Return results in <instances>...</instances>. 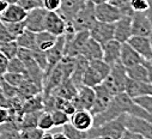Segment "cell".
Instances as JSON below:
<instances>
[{
    "mask_svg": "<svg viewBox=\"0 0 152 139\" xmlns=\"http://www.w3.org/2000/svg\"><path fill=\"white\" fill-rule=\"evenodd\" d=\"M127 78L128 77L126 72V67L121 62H118L110 67L109 75L105 77V79L102 83L113 96H115L118 94L125 92Z\"/></svg>",
    "mask_w": 152,
    "mask_h": 139,
    "instance_id": "cell-1",
    "label": "cell"
},
{
    "mask_svg": "<svg viewBox=\"0 0 152 139\" xmlns=\"http://www.w3.org/2000/svg\"><path fill=\"white\" fill-rule=\"evenodd\" d=\"M17 4H18L22 9H24L26 12L30 11V10H32V9L43 6L42 0H18Z\"/></svg>",
    "mask_w": 152,
    "mask_h": 139,
    "instance_id": "cell-43",
    "label": "cell"
},
{
    "mask_svg": "<svg viewBox=\"0 0 152 139\" xmlns=\"http://www.w3.org/2000/svg\"><path fill=\"white\" fill-rule=\"evenodd\" d=\"M121 45L122 43H120L119 41L114 40V39L105 42L104 45H102V52H103L102 60H104L108 65H110V67L113 65L120 62Z\"/></svg>",
    "mask_w": 152,
    "mask_h": 139,
    "instance_id": "cell-15",
    "label": "cell"
},
{
    "mask_svg": "<svg viewBox=\"0 0 152 139\" xmlns=\"http://www.w3.org/2000/svg\"><path fill=\"white\" fill-rule=\"evenodd\" d=\"M89 34L90 37H92L95 41L104 45L114 39V23H103L96 20V23L89 30Z\"/></svg>",
    "mask_w": 152,
    "mask_h": 139,
    "instance_id": "cell-10",
    "label": "cell"
},
{
    "mask_svg": "<svg viewBox=\"0 0 152 139\" xmlns=\"http://www.w3.org/2000/svg\"><path fill=\"white\" fill-rule=\"evenodd\" d=\"M71 101L73 103L75 110L85 109V110L90 112V109L94 106V102H95V90H94V88L85 86V85L80 86L78 89L77 96H74Z\"/></svg>",
    "mask_w": 152,
    "mask_h": 139,
    "instance_id": "cell-9",
    "label": "cell"
},
{
    "mask_svg": "<svg viewBox=\"0 0 152 139\" xmlns=\"http://www.w3.org/2000/svg\"><path fill=\"white\" fill-rule=\"evenodd\" d=\"M131 16H122L118 22L114 23V40L125 43L132 36Z\"/></svg>",
    "mask_w": 152,
    "mask_h": 139,
    "instance_id": "cell-14",
    "label": "cell"
},
{
    "mask_svg": "<svg viewBox=\"0 0 152 139\" xmlns=\"http://www.w3.org/2000/svg\"><path fill=\"white\" fill-rule=\"evenodd\" d=\"M43 131L39 127H31V128H23L19 131L20 139H41L43 135Z\"/></svg>",
    "mask_w": 152,
    "mask_h": 139,
    "instance_id": "cell-39",
    "label": "cell"
},
{
    "mask_svg": "<svg viewBox=\"0 0 152 139\" xmlns=\"http://www.w3.org/2000/svg\"><path fill=\"white\" fill-rule=\"evenodd\" d=\"M79 55L84 56L88 61L102 59V56H103L102 45L98 43L97 41H95L92 37H89L88 41L85 42V45L83 46V48H82Z\"/></svg>",
    "mask_w": 152,
    "mask_h": 139,
    "instance_id": "cell-20",
    "label": "cell"
},
{
    "mask_svg": "<svg viewBox=\"0 0 152 139\" xmlns=\"http://www.w3.org/2000/svg\"><path fill=\"white\" fill-rule=\"evenodd\" d=\"M41 139H53V133H50L49 131L48 132H45Z\"/></svg>",
    "mask_w": 152,
    "mask_h": 139,
    "instance_id": "cell-53",
    "label": "cell"
},
{
    "mask_svg": "<svg viewBox=\"0 0 152 139\" xmlns=\"http://www.w3.org/2000/svg\"><path fill=\"white\" fill-rule=\"evenodd\" d=\"M17 90H18V96H19L20 98H23L24 101L42 92V89L37 86V85H36L31 79H29L28 77H25V79H24L23 83L17 88Z\"/></svg>",
    "mask_w": 152,
    "mask_h": 139,
    "instance_id": "cell-25",
    "label": "cell"
},
{
    "mask_svg": "<svg viewBox=\"0 0 152 139\" xmlns=\"http://www.w3.org/2000/svg\"><path fill=\"white\" fill-rule=\"evenodd\" d=\"M52 114V119L54 122V127H62L64 125L69 122V115H67L65 112L59 110V109H54L53 112H50Z\"/></svg>",
    "mask_w": 152,
    "mask_h": 139,
    "instance_id": "cell-40",
    "label": "cell"
},
{
    "mask_svg": "<svg viewBox=\"0 0 152 139\" xmlns=\"http://www.w3.org/2000/svg\"><path fill=\"white\" fill-rule=\"evenodd\" d=\"M65 55V36H58L55 45L46 52V56H47V68L45 71V76L48 75L52 70L59 64V61L61 60V58Z\"/></svg>",
    "mask_w": 152,
    "mask_h": 139,
    "instance_id": "cell-11",
    "label": "cell"
},
{
    "mask_svg": "<svg viewBox=\"0 0 152 139\" xmlns=\"http://www.w3.org/2000/svg\"><path fill=\"white\" fill-rule=\"evenodd\" d=\"M47 10L43 6L32 9L30 11L26 12V16L23 20L25 29L37 34L45 30V19H46V15H47Z\"/></svg>",
    "mask_w": 152,
    "mask_h": 139,
    "instance_id": "cell-5",
    "label": "cell"
},
{
    "mask_svg": "<svg viewBox=\"0 0 152 139\" xmlns=\"http://www.w3.org/2000/svg\"><path fill=\"white\" fill-rule=\"evenodd\" d=\"M69 124L80 131L88 132L94 126V116L89 110L85 109L75 110L69 118Z\"/></svg>",
    "mask_w": 152,
    "mask_h": 139,
    "instance_id": "cell-16",
    "label": "cell"
},
{
    "mask_svg": "<svg viewBox=\"0 0 152 139\" xmlns=\"http://www.w3.org/2000/svg\"><path fill=\"white\" fill-rule=\"evenodd\" d=\"M121 116L127 131L140 134L146 139H152V125L148 121L129 114H122Z\"/></svg>",
    "mask_w": 152,
    "mask_h": 139,
    "instance_id": "cell-4",
    "label": "cell"
},
{
    "mask_svg": "<svg viewBox=\"0 0 152 139\" xmlns=\"http://www.w3.org/2000/svg\"><path fill=\"white\" fill-rule=\"evenodd\" d=\"M7 61H9V59L4 54L0 53V77H1L6 72V70H7Z\"/></svg>",
    "mask_w": 152,
    "mask_h": 139,
    "instance_id": "cell-47",
    "label": "cell"
},
{
    "mask_svg": "<svg viewBox=\"0 0 152 139\" xmlns=\"http://www.w3.org/2000/svg\"><path fill=\"white\" fill-rule=\"evenodd\" d=\"M37 127H39L40 129H42L43 132H48L54 127L52 114L49 112L42 110V113L39 116V121H37Z\"/></svg>",
    "mask_w": 152,
    "mask_h": 139,
    "instance_id": "cell-35",
    "label": "cell"
},
{
    "mask_svg": "<svg viewBox=\"0 0 152 139\" xmlns=\"http://www.w3.org/2000/svg\"><path fill=\"white\" fill-rule=\"evenodd\" d=\"M0 139H20L19 129L12 121H7L0 125Z\"/></svg>",
    "mask_w": 152,
    "mask_h": 139,
    "instance_id": "cell-29",
    "label": "cell"
},
{
    "mask_svg": "<svg viewBox=\"0 0 152 139\" xmlns=\"http://www.w3.org/2000/svg\"><path fill=\"white\" fill-rule=\"evenodd\" d=\"M62 132L65 133V135L67 137V139H89L88 132L80 131L78 128L73 127L69 122L62 126Z\"/></svg>",
    "mask_w": 152,
    "mask_h": 139,
    "instance_id": "cell-32",
    "label": "cell"
},
{
    "mask_svg": "<svg viewBox=\"0 0 152 139\" xmlns=\"http://www.w3.org/2000/svg\"><path fill=\"white\" fill-rule=\"evenodd\" d=\"M125 92L132 98L139 97V96L152 95V84L151 83H144V82H137V80H133L131 78H127Z\"/></svg>",
    "mask_w": 152,
    "mask_h": 139,
    "instance_id": "cell-18",
    "label": "cell"
},
{
    "mask_svg": "<svg viewBox=\"0 0 152 139\" xmlns=\"http://www.w3.org/2000/svg\"><path fill=\"white\" fill-rule=\"evenodd\" d=\"M1 92H3L4 96L7 97L9 99H11V98H13V97H16V96L18 95L17 88L10 85V84L6 83L5 80H3V78H1Z\"/></svg>",
    "mask_w": 152,
    "mask_h": 139,
    "instance_id": "cell-44",
    "label": "cell"
},
{
    "mask_svg": "<svg viewBox=\"0 0 152 139\" xmlns=\"http://www.w3.org/2000/svg\"><path fill=\"white\" fill-rule=\"evenodd\" d=\"M89 66V61L82 56V55H77L75 56V65H74V70L71 75V80L73 82V84L77 86V89H79L80 86H83V76L85 70Z\"/></svg>",
    "mask_w": 152,
    "mask_h": 139,
    "instance_id": "cell-22",
    "label": "cell"
},
{
    "mask_svg": "<svg viewBox=\"0 0 152 139\" xmlns=\"http://www.w3.org/2000/svg\"><path fill=\"white\" fill-rule=\"evenodd\" d=\"M146 60H144L127 42L121 45V53H120V62L126 67H132L138 64H142Z\"/></svg>",
    "mask_w": 152,
    "mask_h": 139,
    "instance_id": "cell-19",
    "label": "cell"
},
{
    "mask_svg": "<svg viewBox=\"0 0 152 139\" xmlns=\"http://www.w3.org/2000/svg\"><path fill=\"white\" fill-rule=\"evenodd\" d=\"M7 6H9V4L5 1V0H0V15H1L6 10Z\"/></svg>",
    "mask_w": 152,
    "mask_h": 139,
    "instance_id": "cell-52",
    "label": "cell"
},
{
    "mask_svg": "<svg viewBox=\"0 0 152 139\" xmlns=\"http://www.w3.org/2000/svg\"><path fill=\"white\" fill-rule=\"evenodd\" d=\"M67 23L66 20L56 12V11H48L45 19V30L50 32L54 36H61L66 32Z\"/></svg>",
    "mask_w": 152,
    "mask_h": 139,
    "instance_id": "cell-12",
    "label": "cell"
},
{
    "mask_svg": "<svg viewBox=\"0 0 152 139\" xmlns=\"http://www.w3.org/2000/svg\"><path fill=\"white\" fill-rule=\"evenodd\" d=\"M127 43L146 61H148L152 58V46L150 42V39L146 36H132L128 39Z\"/></svg>",
    "mask_w": 152,
    "mask_h": 139,
    "instance_id": "cell-13",
    "label": "cell"
},
{
    "mask_svg": "<svg viewBox=\"0 0 152 139\" xmlns=\"http://www.w3.org/2000/svg\"><path fill=\"white\" fill-rule=\"evenodd\" d=\"M18 45L16 42V40H11L9 42H5V43H1L0 45V53L4 54L9 60L17 56V53H18Z\"/></svg>",
    "mask_w": 152,
    "mask_h": 139,
    "instance_id": "cell-34",
    "label": "cell"
},
{
    "mask_svg": "<svg viewBox=\"0 0 152 139\" xmlns=\"http://www.w3.org/2000/svg\"><path fill=\"white\" fill-rule=\"evenodd\" d=\"M94 90H95V102H94L92 108L90 109V113L92 114V116L104 112L113 99V95L103 85V83L96 85Z\"/></svg>",
    "mask_w": 152,
    "mask_h": 139,
    "instance_id": "cell-8",
    "label": "cell"
},
{
    "mask_svg": "<svg viewBox=\"0 0 152 139\" xmlns=\"http://www.w3.org/2000/svg\"><path fill=\"white\" fill-rule=\"evenodd\" d=\"M131 25H132V35L134 36H150L151 32V23L148 12H133L131 16Z\"/></svg>",
    "mask_w": 152,
    "mask_h": 139,
    "instance_id": "cell-7",
    "label": "cell"
},
{
    "mask_svg": "<svg viewBox=\"0 0 152 139\" xmlns=\"http://www.w3.org/2000/svg\"><path fill=\"white\" fill-rule=\"evenodd\" d=\"M146 65H147V71H148V82L152 84V64L147 61Z\"/></svg>",
    "mask_w": 152,
    "mask_h": 139,
    "instance_id": "cell-51",
    "label": "cell"
},
{
    "mask_svg": "<svg viewBox=\"0 0 152 139\" xmlns=\"http://www.w3.org/2000/svg\"><path fill=\"white\" fill-rule=\"evenodd\" d=\"M131 9L133 12H146L150 9L148 0H131Z\"/></svg>",
    "mask_w": 152,
    "mask_h": 139,
    "instance_id": "cell-42",
    "label": "cell"
},
{
    "mask_svg": "<svg viewBox=\"0 0 152 139\" xmlns=\"http://www.w3.org/2000/svg\"><path fill=\"white\" fill-rule=\"evenodd\" d=\"M96 23L95 4L90 0H85L80 10L69 23L74 31H89Z\"/></svg>",
    "mask_w": 152,
    "mask_h": 139,
    "instance_id": "cell-3",
    "label": "cell"
},
{
    "mask_svg": "<svg viewBox=\"0 0 152 139\" xmlns=\"http://www.w3.org/2000/svg\"><path fill=\"white\" fill-rule=\"evenodd\" d=\"M103 82V79L96 73V71L90 67V65L88 66V68L85 70L84 76H83V85L85 86H90V88H95L96 85L101 84Z\"/></svg>",
    "mask_w": 152,
    "mask_h": 139,
    "instance_id": "cell-31",
    "label": "cell"
},
{
    "mask_svg": "<svg viewBox=\"0 0 152 139\" xmlns=\"http://www.w3.org/2000/svg\"><path fill=\"white\" fill-rule=\"evenodd\" d=\"M25 77L26 76L23 75V73H15V72H5L1 76L3 80H5L6 83H9L10 85H12L15 88H18L23 83V80L25 79Z\"/></svg>",
    "mask_w": 152,
    "mask_h": 139,
    "instance_id": "cell-37",
    "label": "cell"
},
{
    "mask_svg": "<svg viewBox=\"0 0 152 139\" xmlns=\"http://www.w3.org/2000/svg\"><path fill=\"white\" fill-rule=\"evenodd\" d=\"M90 1H92L94 4H101V3H105V1H108V0H90Z\"/></svg>",
    "mask_w": 152,
    "mask_h": 139,
    "instance_id": "cell-55",
    "label": "cell"
},
{
    "mask_svg": "<svg viewBox=\"0 0 152 139\" xmlns=\"http://www.w3.org/2000/svg\"><path fill=\"white\" fill-rule=\"evenodd\" d=\"M42 4L47 11H58L61 4V0H43Z\"/></svg>",
    "mask_w": 152,
    "mask_h": 139,
    "instance_id": "cell-45",
    "label": "cell"
},
{
    "mask_svg": "<svg viewBox=\"0 0 152 139\" xmlns=\"http://www.w3.org/2000/svg\"><path fill=\"white\" fill-rule=\"evenodd\" d=\"M85 0H61L59 10L56 11L66 23H71L77 12L80 10Z\"/></svg>",
    "mask_w": 152,
    "mask_h": 139,
    "instance_id": "cell-17",
    "label": "cell"
},
{
    "mask_svg": "<svg viewBox=\"0 0 152 139\" xmlns=\"http://www.w3.org/2000/svg\"><path fill=\"white\" fill-rule=\"evenodd\" d=\"M0 89H1V77H0Z\"/></svg>",
    "mask_w": 152,
    "mask_h": 139,
    "instance_id": "cell-58",
    "label": "cell"
},
{
    "mask_svg": "<svg viewBox=\"0 0 152 139\" xmlns=\"http://www.w3.org/2000/svg\"><path fill=\"white\" fill-rule=\"evenodd\" d=\"M43 110V97L42 94H39L34 97H30L24 101L22 106V112L23 113H29V112H42Z\"/></svg>",
    "mask_w": 152,
    "mask_h": 139,
    "instance_id": "cell-27",
    "label": "cell"
},
{
    "mask_svg": "<svg viewBox=\"0 0 152 139\" xmlns=\"http://www.w3.org/2000/svg\"><path fill=\"white\" fill-rule=\"evenodd\" d=\"M5 1H6L7 4H17L18 0H5Z\"/></svg>",
    "mask_w": 152,
    "mask_h": 139,
    "instance_id": "cell-56",
    "label": "cell"
},
{
    "mask_svg": "<svg viewBox=\"0 0 152 139\" xmlns=\"http://www.w3.org/2000/svg\"><path fill=\"white\" fill-rule=\"evenodd\" d=\"M95 17L98 22L115 23L122 17V13L116 6L105 1L101 4H95Z\"/></svg>",
    "mask_w": 152,
    "mask_h": 139,
    "instance_id": "cell-6",
    "label": "cell"
},
{
    "mask_svg": "<svg viewBox=\"0 0 152 139\" xmlns=\"http://www.w3.org/2000/svg\"><path fill=\"white\" fill-rule=\"evenodd\" d=\"M50 94L56 96V97H61V98H66V99H72L74 96H77L78 89H77V86L73 84L71 78H67V79L62 80L61 84L58 85Z\"/></svg>",
    "mask_w": 152,
    "mask_h": 139,
    "instance_id": "cell-23",
    "label": "cell"
},
{
    "mask_svg": "<svg viewBox=\"0 0 152 139\" xmlns=\"http://www.w3.org/2000/svg\"><path fill=\"white\" fill-rule=\"evenodd\" d=\"M56 39H58L56 36H54V35H52L50 32L46 30L37 32L36 34V48L42 52H47L55 45Z\"/></svg>",
    "mask_w": 152,
    "mask_h": 139,
    "instance_id": "cell-26",
    "label": "cell"
},
{
    "mask_svg": "<svg viewBox=\"0 0 152 139\" xmlns=\"http://www.w3.org/2000/svg\"><path fill=\"white\" fill-rule=\"evenodd\" d=\"M89 65H90V67H92L95 71H96V73L104 80L105 79V77L109 75V72H110V65H108L104 60H102V59H98V60H92V61H89Z\"/></svg>",
    "mask_w": 152,
    "mask_h": 139,
    "instance_id": "cell-33",
    "label": "cell"
},
{
    "mask_svg": "<svg viewBox=\"0 0 152 139\" xmlns=\"http://www.w3.org/2000/svg\"><path fill=\"white\" fill-rule=\"evenodd\" d=\"M146 121H148L151 125H152V114H150V113H147V116H146V119H145Z\"/></svg>",
    "mask_w": 152,
    "mask_h": 139,
    "instance_id": "cell-54",
    "label": "cell"
},
{
    "mask_svg": "<svg viewBox=\"0 0 152 139\" xmlns=\"http://www.w3.org/2000/svg\"><path fill=\"white\" fill-rule=\"evenodd\" d=\"M25 16H26V11L22 9L18 4H9L6 10L0 15V19L3 22L17 23V22H23Z\"/></svg>",
    "mask_w": 152,
    "mask_h": 139,
    "instance_id": "cell-21",
    "label": "cell"
},
{
    "mask_svg": "<svg viewBox=\"0 0 152 139\" xmlns=\"http://www.w3.org/2000/svg\"><path fill=\"white\" fill-rule=\"evenodd\" d=\"M126 131L122 116L120 115L119 118L114 119L111 121H108L103 125H99L97 127H91L88 131V137L95 138V137H105L110 139H121L124 132Z\"/></svg>",
    "mask_w": 152,
    "mask_h": 139,
    "instance_id": "cell-2",
    "label": "cell"
},
{
    "mask_svg": "<svg viewBox=\"0 0 152 139\" xmlns=\"http://www.w3.org/2000/svg\"><path fill=\"white\" fill-rule=\"evenodd\" d=\"M53 139H67V137H66V135H65V133L61 131V132L53 133Z\"/></svg>",
    "mask_w": 152,
    "mask_h": 139,
    "instance_id": "cell-50",
    "label": "cell"
},
{
    "mask_svg": "<svg viewBox=\"0 0 152 139\" xmlns=\"http://www.w3.org/2000/svg\"><path fill=\"white\" fill-rule=\"evenodd\" d=\"M148 62H150V64H152V58H151V59L148 60Z\"/></svg>",
    "mask_w": 152,
    "mask_h": 139,
    "instance_id": "cell-59",
    "label": "cell"
},
{
    "mask_svg": "<svg viewBox=\"0 0 152 139\" xmlns=\"http://www.w3.org/2000/svg\"><path fill=\"white\" fill-rule=\"evenodd\" d=\"M150 1V9H148V17H150V23H151V32H150V42H151V46H152V0H148Z\"/></svg>",
    "mask_w": 152,
    "mask_h": 139,
    "instance_id": "cell-49",
    "label": "cell"
},
{
    "mask_svg": "<svg viewBox=\"0 0 152 139\" xmlns=\"http://www.w3.org/2000/svg\"><path fill=\"white\" fill-rule=\"evenodd\" d=\"M146 62H147V61L126 68L127 77L131 78V79H133V80H137V82L150 83V82H148V71H147V65H146Z\"/></svg>",
    "mask_w": 152,
    "mask_h": 139,
    "instance_id": "cell-24",
    "label": "cell"
},
{
    "mask_svg": "<svg viewBox=\"0 0 152 139\" xmlns=\"http://www.w3.org/2000/svg\"><path fill=\"white\" fill-rule=\"evenodd\" d=\"M10 120V109L0 107V125L5 124Z\"/></svg>",
    "mask_w": 152,
    "mask_h": 139,
    "instance_id": "cell-46",
    "label": "cell"
},
{
    "mask_svg": "<svg viewBox=\"0 0 152 139\" xmlns=\"http://www.w3.org/2000/svg\"><path fill=\"white\" fill-rule=\"evenodd\" d=\"M121 139H146V138H144V137L140 135V134H137V133H133V132H129V131L126 129V131L124 132Z\"/></svg>",
    "mask_w": 152,
    "mask_h": 139,
    "instance_id": "cell-48",
    "label": "cell"
},
{
    "mask_svg": "<svg viewBox=\"0 0 152 139\" xmlns=\"http://www.w3.org/2000/svg\"><path fill=\"white\" fill-rule=\"evenodd\" d=\"M42 1H43V0H42Z\"/></svg>",
    "mask_w": 152,
    "mask_h": 139,
    "instance_id": "cell-60",
    "label": "cell"
},
{
    "mask_svg": "<svg viewBox=\"0 0 152 139\" xmlns=\"http://www.w3.org/2000/svg\"><path fill=\"white\" fill-rule=\"evenodd\" d=\"M133 101L138 104L139 107H141L144 110H146L147 113L152 114V95L134 97V98H133Z\"/></svg>",
    "mask_w": 152,
    "mask_h": 139,
    "instance_id": "cell-41",
    "label": "cell"
},
{
    "mask_svg": "<svg viewBox=\"0 0 152 139\" xmlns=\"http://www.w3.org/2000/svg\"><path fill=\"white\" fill-rule=\"evenodd\" d=\"M16 42H17L18 47L32 50V49L36 48V34L30 31V30H28V29H25L16 39Z\"/></svg>",
    "mask_w": 152,
    "mask_h": 139,
    "instance_id": "cell-28",
    "label": "cell"
},
{
    "mask_svg": "<svg viewBox=\"0 0 152 139\" xmlns=\"http://www.w3.org/2000/svg\"><path fill=\"white\" fill-rule=\"evenodd\" d=\"M90 139H110V138H105V137H95V138H90Z\"/></svg>",
    "mask_w": 152,
    "mask_h": 139,
    "instance_id": "cell-57",
    "label": "cell"
},
{
    "mask_svg": "<svg viewBox=\"0 0 152 139\" xmlns=\"http://www.w3.org/2000/svg\"><path fill=\"white\" fill-rule=\"evenodd\" d=\"M3 22V20H1ZM4 25H5V29L7 30L9 35L16 40L19 35L25 30V26H24V23L23 22H17V23H9V22H3Z\"/></svg>",
    "mask_w": 152,
    "mask_h": 139,
    "instance_id": "cell-36",
    "label": "cell"
},
{
    "mask_svg": "<svg viewBox=\"0 0 152 139\" xmlns=\"http://www.w3.org/2000/svg\"><path fill=\"white\" fill-rule=\"evenodd\" d=\"M42 112H29V113H23L19 122V131L23 128H31V127H37V121H39V116Z\"/></svg>",
    "mask_w": 152,
    "mask_h": 139,
    "instance_id": "cell-30",
    "label": "cell"
},
{
    "mask_svg": "<svg viewBox=\"0 0 152 139\" xmlns=\"http://www.w3.org/2000/svg\"><path fill=\"white\" fill-rule=\"evenodd\" d=\"M6 72H15V73H23L25 75L26 72V68H25V65L23 64V61L15 56L12 59H10L7 61V70H6Z\"/></svg>",
    "mask_w": 152,
    "mask_h": 139,
    "instance_id": "cell-38",
    "label": "cell"
}]
</instances>
